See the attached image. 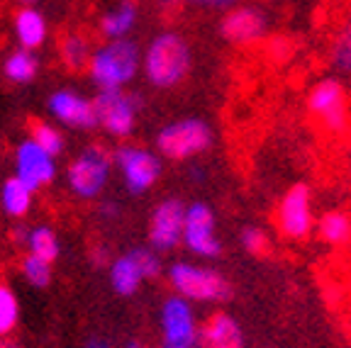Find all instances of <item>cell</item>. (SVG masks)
Returning a JSON list of instances; mask_svg holds the SVG:
<instances>
[{
  "label": "cell",
  "mask_w": 351,
  "mask_h": 348,
  "mask_svg": "<svg viewBox=\"0 0 351 348\" xmlns=\"http://www.w3.org/2000/svg\"><path fill=\"white\" fill-rule=\"evenodd\" d=\"M122 348H147V346H144L142 341H127V343H125V346H122Z\"/></svg>",
  "instance_id": "obj_35"
},
{
  "label": "cell",
  "mask_w": 351,
  "mask_h": 348,
  "mask_svg": "<svg viewBox=\"0 0 351 348\" xmlns=\"http://www.w3.org/2000/svg\"><path fill=\"white\" fill-rule=\"evenodd\" d=\"M32 197L34 192L15 175L8 178L3 183V188H0V207L10 217H25L29 212V207H32Z\"/></svg>",
  "instance_id": "obj_23"
},
{
  "label": "cell",
  "mask_w": 351,
  "mask_h": 348,
  "mask_svg": "<svg viewBox=\"0 0 351 348\" xmlns=\"http://www.w3.org/2000/svg\"><path fill=\"white\" fill-rule=\"evenodd\" d=\"M142 73L156 90H173L188 78L193 69V49L186 34L164 29L154 34L142 51Z\"/></svg>",
  "instance_id": "obj_1"
},
{
  "label": "cell",
  "mask_w": 351,
  "mask_h": 348,
  "mask_svg": "<svg viewBox=\"0 0 351 348\" xmlns=\"http://www.w3.org/2000/svg\"><path fill=\"white\" fill-rule=\"evenodd\" d=\"M47 108H49L51 117L66 127H73V129H93V127H98L93 100L76 90L51 92Z\"/></svg>",
  "instance_id": "obj_16"
},
{
  "label": "cell",
  "mask_w": 351,
  "mask_h": 348,
  "mask_svg": "<svg viewBox=\"0 0 351 348\" xmlns=\"http://www.w3.org/2000/svg\"><path fill=\"white\" fill-rule=\"evenodd\" d=\"M144 283H147V275L139 261V249L127 251L110 263V285L120 297H132Z\"/></svg>",
  "instance_id": "obj_17"
},
{
  "label": "cell",
  "mask_w": 351,
  "mask_h": 348,
  "mask_svg": "<svg viewBox=\"0 0 351 348\" xmlns=\"http://www.w3.org/2000/svg\"><path fill=\"white\" fill-rule=\"evenodd\" d=\"M139 8L134 0H117L103 17H100V32L108 42L112 39H127L132 29L137 27Z\"/></svg>",
  "instance_id": "obj_19"
},
{
  "label": "cell",
  "mask_w": 351,
  "mask_h": 348,
  "mask_svg": "<svg viewBox=\"0 0 351 348\" xmlns=\"http://www.w3.org/2000/svg\"><path fill=\"white\" fill-rule=\"evenodd\" d=\"M349 246H351V244H349Z\"/></svg>",
  "instance_id": "obj_38"
},
{
  "label": "cell",
  "mask_w": 351,
  "mask_h": 348,
  "mask_svg": "<svg viewBox=\"0 0 351 348\" xmlns=\"http://www.w3.org/2000/svg\"><path fill=\"white\" fill-rule=\"evenodd\" d=\"M59 54L61 61L66 64L69 71H86L88 64H90V56H93V47H90V39L81 32L66 34L59 44Z\"/></svg>",
  "instance_id": "obj_22"
},
{
  "label": "cell",
  "mask_w": 351,
  "mask_h": 348,
  "mask_svg": "<svg viewBox=\"0 0 351 348\" xmlns=\"http://www.w3.org/2000/svg\"><path fill=\"white\" fill-rule=\"evenodd\" d=\"M139 261H142L144 275L147 280H154L164 273V263H161V253H156L154 249H139Z\"/></svg>",
  "instance_id": "obj_30"
},
{
  "label": "cell",
  "mask_w": 351,
  "mask_h": 348,
  "mask_svg": "<svg viewBox=\"0 0 351 348\" xmlns=\"http://www.w3.org/2000/svg\"><path fill=\"white\" fill-rule=\"evenodd\" d=\"M315 192L302 180L288 185L278 197L274 224L285 241H307L315 234Z\"/></svg>",
  "instance_id": "obj_6"
},
{
  "label": "cell",
  "mask_w": 351,
  "mask_h": 348,
  "mask_svg": "<svg viewBox=\"0 0 351 348\" xmlns=\"http://www.w3.org/2000/svg\"><path fill=\"white\" fill-rule=\"evenodd\" d=\"M271 32V17L261 5L239 3L222 12L217 22V34L230 47H254Z\"/></svg>",
  "instance_id": "obj_11"
},
{
  "label": "cell",
  "mask_w": 351,
  "mask_h": 348,
  "mask_svg": "<svg viewBox=\"0 0 351 348\" xmlns=\"http://www.w3.org/2000/svg\"><path fill=\"white\" fill-rule=\"evenodd\" d=\"M315 236L329 249H344L351 244V214L339 207L324 210L315 217Z\"/></svg>",
  "instance_id": "obj_18"
},
{
  "label": "cell",
  "mask_w": 351,
  "mask_h": 348,
  "mask_svg": "<svg viewBox=\"0 0 351 348\" xmlns=\"http://www.w3.org/2000/svg\"><path fill=\"white\" fill-rule=\"evenodd\" d=\"M142 66V51L132 39H112L93 49L88 73L100 90H122L130 86Z\"/></svg>",
  "instance_id": "obj_4"
},
{
  "label": "cell",
  "mask_w": 351,
  "mask_h": 348,
  "mask_svg": "<svg viewBox=\"0 0 351 348\" xmlns=\"http://www.w3.org/2000/svg\"><path fill=\"white\" fill-rule=\"evenodd\" d=\"M307 117L329 136H341L351 127L349 88L341 78L322 76L305 92Z\"/></svg>",
  "instance_id": "obj_3"
},
{
  "label": "cell",
  "mask_w": 351,
  "mask_h": 348,
  "mask_svg": "<svg viewBox=\"0 0 351 348\" xmlns=\"http://www.w3.org/2000/svg\"><path fill=\"white\" fill-rule=\"evenodd\" d=\"M20 321V302L10 285L0 283V338L10 336Z\"/></svg>",
  "instance_id": "obj_27"
},
{
  "label": "cell",
  "mask_w": 351,
  "mask_h": 348,
  "mask_svg": "<svg viewBox=\"0 0 351 348\" xmlns=\"http://www.w3.org/2000/svg\"><path fill=\"white\" fill-rule=\"evenodd\" d=\"M197 319L195 305L178 295H169L159 307V334L161 348H195L197 343Z\"/></svg>",
  "instance_id": "obj_12"
},
{
  "label": "cell",
  "mask_w": 351,
  "mask_h": 348,
  "mask_svg": "<svg viewBox=\"0 0 351 348\" xmlns=\"http://www.w3.org/2000/svg\"><path fill=\"white\" fill-rule=\"evenodd\" d=\"M34 144H39V147L44 149V151L49 153V156H59V153H64V136H61V132L56 129V127L47 125V122H34L32 125V136H29Z\"/></svg>",
  "instance_id": "obj_28"
},
{
  "label": "cell",
  "mask_w": 351,
  "mask_h": 348,
  "mask_svg": "<svg viewBox=\"0 0 351 348\" xmlns=\"http://www.w3.org/2000/svg\"><path fill=\"white\" fill-rule=\"evenodd\" d=\"M186 205L178 197H164L149 219V246L156 253H171L181 246Z\"/></svg>",
  "instance_id": "obj_13"
},
{
  "label": "cell",
  "mask_w": 351,
  "mask_h": 348,
  "mask_svg": "<svg viewBox=\"0 0 351 348\" xmlns=\"http://www.w3.org/2000/svg\"><path fill=\"white\" fill-rule=\"evenodd\" d=\"M15 37L20 49L34 51L47 42V20L32 5H25L15 12Z\"/></svg>",
  "instance_id": "obj_20"
},
{
  "label": "cell",
  "mask_w": 351,
  "mask_h": 348,
  "mask_svg": "<svg viewBox=\"0 0 351 348\" xmlns=\"http://www.w3.org/2000/svg\"><path fill=\"white\" fill-rule=\"evenodd\" d=\"M25 249H27V253L44 258V261H49V263H54L56 258H59V253H61V244H59V236H56V232L51 227H44V224L32 227V229L27 227Z\"/></svg>",
  "instance_id": "obj_24"
},
{
  "label": "cell",
  "mask_w": 351,
  "mask_h": 348,
  "mask_svg": "<svg viewBox=\"0 0 351 348\" xmlns=\"http://www.w3.org/2000/svg\"><path fill=\"white\" fill-rule=\"evenodd\" d=\"M112 166H117L122 183L132 195H144L159 183L164 173V158L156 151L139 144H122L112 153Z\"/></svg>",
  "instance_id": "obj_9"
},
{
  "label": "cell",
  "mask_w": 351,
  "mask_h": 348,
  "mask_svg": "<svg viewBox=\"0 0 351 348\" xmlns=\"http://www.w3.org/2000/svg\"><path fill=\"white\" fill-rule=\"evenodd\" d=\"M195 348H247V332L232 312L215 310L200 319Z\"/></svg>",
  "instance_id": "obj_14"
},
{
  "label": "cell",
  "mask_w": 351,
  "mask_h": 348,
  "mask_svg": "<svg viewBox=\"0 0 351 348\" xmlns=\"http://www.w3.org/2000/svg\"><path fill=\"white\" fill-rule=\"evenodd\" d=\"M110 175H112V156L105 147L83 149L66 169V183L69 190L81 200H95L100 192L108 188Z\"/></svg>",
  "instance_id": "obj_8"
},
{
  "label": "cell",
  "mask_w": 351,
  "mask_h": 348,
  "mask_svg": "<svg viewBox=\"0 0 351 348\" xmlns=\"http://www.w3.org/2000/svg\"><path fill=\"white\" fill-rule=\"evenodd\" d=\"M241 0H183V5H191V8H200V10H219L225 12L230 8L239 5Z\"/></svg>",
  "instance_id": "obj_31"
},
{
  "label": "cell",
  "mask_w": 351,
  "mask_h": 348,
  "mask_svg": "<svg viewBox=\"0 0 351 348\" xmlns=\"http://www.w3.org/2000/svg\"><path fill=\"white\" fill-rule=\"evenodd\" d=\"M100 217L103 219H117L120 217V205L112 200H105L100 202Z\"/></svg>",
  "instance_id": "obj_32"
},
{
  "label": "cell",
  "mask_w": 351,
  "mask_h": 348,
  "mask_svg": "<svg viewBox=\"0 0 351 348\" xmlns=\"http://www.w3.org/2000/svg\"><path fill=\"white\" fill-rule=\"evenodd\" d=\"M159 5L164 8V10H176V8L183 5V0H159Z\"/></svg>",
  "instance_id": "obj_33"
},
{
  "label": "cell",
  "mask_w": 351,
  "mask_h": 348,
  "mask_svg": "<svg viewBox=\"0 0 351 348\" xmlns=\"http://www.w3.org/2000/svg\"><path fill=\"white\" fill-rule=\"evenodd\" d=\"M86 348H108V341H103V338H90V341L86 343Z\"/></svg>",
  "instance_id": "obj_34"
},
{
  "label": "cell",
  "mask_w": 351,
  "mask_h": 348,
  "mask_svg": "<svg viewBox=\"0 0 351 348\" xmlns=\"http://www.w3.org/2000/svg\"><path fill=\"white\" fill-rule=\"evenodd\" d=\"M181 246L191 253L195 261H217L225 253V244L217 229V212L213 205L197 200L186 205L183 217V236Z\"/></svg>",
  "instance_id": "obj_7"
},
{
  "label": "cell",
  "mask_w": 351,
  "mask_h": 348,
  "mask_svg": "<svg viewBox=\"0 0 351 348\" xmlns=\"http://www.w3.org/2000/svg\"><path fill=\"white\" fill-rule=\"evenodd\" d=\"M95 120L110 136L127 139L137 129V117L142 110V95L122 90H100L93 100Z\"/></svg>",
  "instance_id": "obj_10"
},
{
  "label": "cell",
  "mask_w": 351,
  "mask_h": 348,
  "mask_svg": "<svg viewBox=\"0 0 351 348\" xmlns=\"http://www.w3.org/2000/svg\"><path fill=\"white\" fill-rule=\"evenodd\" d=\"M0 348H8V343H5V341H0Z\"/></svg>",
  "instance_id": "obj_37"
},
{
  "label": "cell",
  "mask_w": 351,
  "mask_h": 348,
  "mask_svg": "<svg viewBox=\"0 0 351 348\" xmlns=\"http://www.w3.org/2000/svg\"><path fill=\"white\" fill-rule=\"evenodd\" d=\"M25 5H34V3H39V0H22Z\"/></svg>",
  "instance_id": "obj_36"
},
{
  "label": "cell",
  "mask_w": 351,
  "mask_h": 348,
  "mask_svg": "<svg viewBox=\"0 0 351 348\" xmlns=\"http://www.w3.org/2000/svg\"><path fill=\"white\" fill-rule=\"evenodd\" d=\"M239 246L247 256L266 258L274 249V239H271L269 229L261 224H244L239 229Z\"/></svg>",
  "instance_id": "obj_26"
},
{
  "label": "cell",
  "mask_w": 351,
  "mask_h": 348,
  "mask_svg": "<svg viewBox=\"0 0 351 348\" xmlns=\"http://www.w3.org/2000/svg\"><path fill=\"white\" fill-rule=\"evenodd\" d=\"M166 277L173 295L188 299L191 305H225L234 295L230 277L205 261H173L166 268Z\"/></svg>",
  "instance_id": "obj_2"
},
{
  "label": "cell",
  "mask_w": 351,
  "mask_h": 348,
  "mask_svg": "<svg viewBox=\"0 0 351 348\" xmlns=\"http://www.w3.org/2000/svg\"><path fill=\"white\" fill-rule=\"evenodd\" d=\"M56 175L54 156L44 151L32 139H25L15 149V178H20L29 190H39L44 185H49Z\"/></svg>",
  "instance_id": "obj_15"
},
{
  "label": "cell",
  "mask_w": 351,
  "mask_h": 348,
  "mask_svg": "<svg viewBox=\"0 0 351 348\" xmlns=\"http://www.w3.org/2000/svg\"><path fill=\"white\" fill-rule=\"evenodd\" d=\"M156 153L166 161H193L215 147V129L208 120L188 114L181 120L166 122L156 132Z\"/></svg>",
  "instance_id": "obj_5"
},
{
  "label": "cell",
  "mask_w": 351,
  "mask_h": 348,
  "mask_svg": "<svg viewBox=\"0 0 351 348\" xmlns=\"http://www.w3.org/2000/svg\"><path fill=\"white\" fill-rule=\"evenodd\" d=\"M327 64L332 69V76L341 78V81L351 78V15L341 20V25L329 39Z\"/></svg>",
  "instance_id": "obj_21"
},
{
  "label": "cell",
  "mask_w": 351,
  "mask_h": 348,
  "mask_svg": "<svg viewBox=\"0 0 351 348\" xmlns=\"http://www.w3.org/2000/svg\"><path fill=\"white\" fill-rule=\"evenodd\" d=\"M39 71V61L32 51L27 49H17L12 51L5 59V66H3V73L10 83H32L34 76Z\"/></svg>",
  "instance_id": "obj_25"
},
{
  "label": "cell",
  "mask_w": 351,
  "mask_h": 348,
  "mask_svg": "<svg viewBox=\"0 0 351 348\" xmlns=\"http://www.w3.org/2000/svg\"><path fill=\"white\" fill-rule=\"evenodd\" d=\"M22 275L32 288H47L51 283V263L27 253L22 258Z\"/></svg>",
  "instance_id": "obj_29"
}]
</instances>
